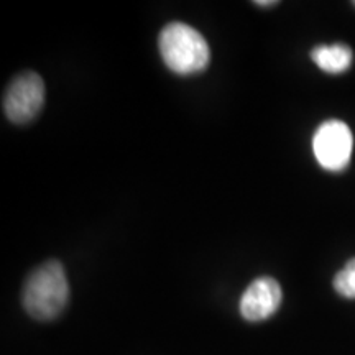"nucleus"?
Instances as JSON below:
<instances>
[{"label": "nucleus", "instance_id": "nucleus-1", "mask_svg": "<svg viewBox=\"0 0 355 355\" xmlns=\"http://www.w3.org/2000/svg\"><path fill=\"white\" fill-rule=\"evenodd\" d=\"M24 308L38 321H51L63 313L69 301V283L63 265L44 261L26 278L21 293Z\"/></svg>", "mask_w": 355, "mask_h": 355}, {"label": "nucleus", "instance_id": "nucleus-2", "mask_svg": "<svg viewBox=\"0 0 355 355\" xmlns=\"http://www.w3.org/2000/svg\"><path fill=\"white\" fill-rule=\"evenodd\" d=\"M158 48L168 68L181 76L201 73L209 66L211 50L206 38L181 21H173L162 30Z\"/></svg>", "mask_w": 355, "mask_h": 355}, {"label": "nucleus", "instance_id": "nucleus-3", "mask_svg": "<svg viewBox=\"0 0 355 355\" xmlns=\"http://www.w3.org/2000/svg\"><path fill=\"white\" fill-rule=\"evenodd\" d=\"M44 104V83L33 71L12 79L3 94V112L13 123H28L40 114Z\"/></svg>", "mask_w": 355, "mask_h": 355}, {"label": "nucleus", "instance_id": "nucleus-4", "mask_svg": "<svg viewBox=\"0 0 355 355\" xmlns=\"http://www.w3.org/2000/svg\"><path fill=\"white\" fill-rule=\"evenodd\" d=\"M354 139L347 123L327 121L319 125L313 139L318 163L327 171H343L352 158Z\"/></svg>", "mask_w": 355, "mask_h": 355}, {"label": "nucleus", "instance_id": "nucleus-5", "mask_svg": "<svg viewBox=\"0 0 355 355\" xmlns=\"http://www.w3.org/2000/svg\"><path fill=\"white\" fill-rule=\"evenodd\" d=\"M283 301V291L275 278L261 277L250 283L241 298V314L250 322L272 318Z\"/></svg>", "mask_w": 355, "mask_h": 355}, {"label": "nucleus", "instance_id": "nucleus-6", "mask_svg": "<svg viewBox=\"0 0 355 355\" xmlns=\"http://www.w3.org/2000/svg\"><path fill=\"white\" fill-rule=\"evenodd\" d=\"M311 60L324 73L340 74L352 66V50L343 43L319 44L311 51Z\"/></svg>", "mask_w": 355, "mask_h": 355}, {"label": "nucleus", "instance_id": "nucleus-7", "mask_svg": "<svg viewBox=\"0 0 355 355\" xmlns=\"http://www.w3.org/2000/svg\"><path fill=\"white\" fill-rule=\"evenodd\" d=\"M334 290L344 298L355 300V259L349 260L344 268L336 275Z\"/></svg>", "mask_w": 355, "mask_h": 355}, {"label": "nucleus", "instance_id": "nucleus-8", "mask_svg": "<svg viewBox=\"0 0 355 355\" xmlns=\"http://www.w3.org/2000/svg\"><path fill=\"white\" fill-rule=\"evenodd\" d=\"M275 3H277V2H273V0H270V2H268V0H266V2H260V0H259V2H255V6L268 7V6H275Z\"/></svg>", "mask_w": 355, "mask_h": 355}, {"label": "nucleus", "instance_id": "nucleus-9", "mask_svg": "<svg viewBox=\"0 0 355 355\" xmlns=\"http://www.w3.org/2000/svg\"><path fill=\"white\" fill-rule=\"evenodd\" d=\"M354 6H355V2H354Z\"/></svg>", "mask_w": 355, "mask_h": 355}]
</instances>
